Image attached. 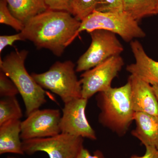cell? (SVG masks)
<instances>
[{"instance_id":"3","label":"cell","mask_w":158,"mask_h":158,"mask_svg":"<svg viewBox=\"0 0 158 158\" xmlns=\"http://www.w3.org/2000/svg\"><path fill=\"white\" fill-rule=\"evenodd\" d=\"M28 52L26 50L11 52L0 60V68L11 79L22 97L28 116L46 102V92L38 85L25 66Z\"/></svg>"},{"instance_id":"2","label":"cell","mask_w":158,"mask_h":158,"mask_svg":"<svg viewBox=\"0 0 158 158\" xmlns=\"http://www.w3.org/2000/svg\"><path fill=\"white\" fill-rule=\"evenodd\" d=\"M131 86L128 81L118 88H110L96 95L97 105L100 110L98 121L119 136L127 133L134 121L135 112L131 99Z\"/></svg>"},{"instance_id":"9","label":"cell","mask_w":158,"mask_h":158,"mask_svg":"<svg viewBox=\"0 0 158 158\" xmlns=\"http://www.w3.org/2000/svg\"><path fill=\"white\" fill-rule=\"evenodd\" d=\"M61 113L58 109H38L21 122V138L23 141L48 138L61 133Z\"/></svg>"},{"instance_id":"25","label":"cell","mask_w":158,"mask_h":158,"mask_svg":"<svg viewBox=\"0 0 158 158\" xmlns=\"http://www.w3.org/2000/svg\"><path fill=\"white\" fill-rule=\"evenodd\" d=\"M144 155L138 156L134 155L129 158H158V149L153 146H146Z\"/></svg>"},{"instance_id":"13","label":"cell","mask_w":158,"mask_h":158,"mask_svg":"<svg viewBox=\"0 0 158 158\" xmlns=\"http://www.w3.org/2000/svg\"><path fill=\"white\" fill-rule=\"evenodd\" d=\"M136 127L131 132L145 147L153 146L158 149V116L147 113H135Z\"/></svg>"},{"instance_id":"7","label":"cell","mask_w":158,"mask_h":158,"mask_svg":"<svg viewBox=\"0 0 158 158\" xmlns=\"http://www.w3.org/2000/svg\"><path fill=\"white\" fill-rule=\"evenodd\" d=\"M83 138L61 133L48 138L24 140L23 149L29 156L43 152L49 158H75L84 148Z\"/></svg>"},{"instance_id":"23","label":"cell","mask_w":158,"mask_h":158,"mask_svg":"<svg viewBox=\"0 0 158 158\" xmlns=\"http://www.w3.org/2000/svg\"><path fill=\"white\" fill-rule=\"evenodd\" d=\"M18 40H24L21 32L11 35H2L0 36V53L8 46H12Z\"/></svg>"},{"instance_id":"26","label":"cell","mask_w":158,"mask_h":158,"mask_svg":"<svg viewBox=\"0 0 158 158\" xmlns=\"http://www.w3.org/2000/svg\"><path fill=\"white\" fill-rule=\"evenodd\" d=\"M152 87L158 101V86L157 85H153V86H152Z\"/></svg>"},{"instance_id":"5","label":"cell","mask_w":158,"mask_h":158,"mask_svg":"<svg viewBox=\"0 0 158 158\" xmlns=\"http://www.w3.org/2000/svg\"><path fill=\"white\" fill-rule=\"evenodd\" d=\"M96 30H106L118 34L127 42L146 36L138 22L124 11L108 13L94 11L81 22L78 34L84 31L89 33Z\"/></svg>"},{"instance_id":"14","label":"cell","mask_w":158,"mask_h":158,"mask_svg":"<svg viewBox=\"0 0 158 158\" xmlns=\"http://www.w3.org/2000/svg\"><path fill=\"white\" fill-rule=\"evenodd\" d=\"M21 122L13 120L0 125V155L12 153L23 155L21 141Z\"/></svg>"},{"instance_id":"4","label":"cell","mask_w":158,"mask_h":158,"mask_svg":"<svg viewBox=\"0 0 158 158\" xmlns=\"http://www.w3.org/2000/svg\"><path fill=\"white\" fill-rule=\"evenodd\" d=\"M75 65L70 60L54 63L48 70L31 76L44 89L60 97L63 102L82 98V85L76 75Z\"/></svg>"},{"instance_id":"24","label":"cell","mask_w":158,"mask_h":158,"mask_svg":"<svg viewBox=\"0 0 158 158\" xmlns=\"http://www.w3.org/2000/svg\"><path fill=\"white\" fill-rule=\"evenodd\" d=\"M75 158H105L103 154L100 151L96 150L91 154L88 149L82 148L78 154Z\"/></svg>"},{"instance_id":"28","label":"cell","mask_w":158,"mask_h":158,"mask_svg":"<svg viewBox=\"0 0 158 158\" xmlns=\"http://www.w3.org/2000/svg\"><path fill=\"white\" fill-rule=\"evenodd\" d=\"M156 13H157V14H158V3H157V6Z\"/></svg>"},{"instance_id":"22","label":"cell","mask_w":158,"mask_h":158,"mask_svg":"<svg viewBox=\"0 0 158 158\" xmlns=\"http://www.w3.org/2000/svg\"><path fill=\"white\" fill-rule=\"evenodd\" d=\"M48 9L65 11L71 14L72 0H44Z\"/></svg>"},{"instance_id":"8","label":"cell","mask_w":158,"mask_h":158,"mask_svg":"<svg viewBox=\"0 0 158 158\" xmlns=\"http://www.w3.org/2000/svg\"><path fill=\"white\" fill-rule=\"evenodd\" d=\"M120 56L111 57L81 75L82 97L89 99L94 94L111 88L116 77L124 65Z\"/></svg>"},{"instance_id":"27","label":"cell","mask_w":158,"mask_h":158,"mask_svg":"<svg viewBox=\"0 0 158 158\" xmlns=\"http://www.w3.org/2000/svg\"><path fill=\"white\" fill-rule=\"evenodd\" d=\"M6 158H18L17 157H15L14 156H9L7 157Z\"/></svg>"},{"instance_id":"20","label":"cell","mask_w":158,"mask_h":158,"mask_svg":"<svg viewBox=\"0 0 158 158\" xmlns=\"http://www.w3.org/2000/svg\"><path fill=\"white\" fill-rule=\"evenodd\" d=\"M18 89L11 79L3 72H0V96L1 97L16 96Z\"/></svg>"},{"instance_id":"15","label":"cell","mask_w":158,"mask_h":158,"mask_svg":"<svg viewBox=\"0 0 158 158\" xmlns=\"http://www.w3.org/2000/svg\"><path fill=\"white\" fill-rule=\"evenodd\" d=\"M12 15L24 25L48 9L44 0H5Z\"/></svg>"},{"instance_id":"19","label":"cell","mask_w":158,"mask_h":158,"mask_svg":"<svg viewBox=\"0 0 158 158\" xmlns=\"http://www.w3.org/2000/svg\"><path fill=\"white\" fill-rule=\"evenodd\" d=\"M0 23L20 32L24 27V25L11 13L5 0H0Z\"/></svg>"},{"instance_id":"17","label":"cell","mask_w":158,"mask_h":158,"mask_svg":"<svg viewBox=\"0 0 158 158\" xmlns=\"http://www.w3.org/2000/svg\"><path fill=\"white\" fill-rule=\"evenodd\" d=\"M22 117V111L16 96L4 97L1 99L0 125L11 120H20Z\"/></svg>"},{"instance_id":"10","label":"cell","mask_w":158,"mask_h":158,"mask_svg":"<svg viewBox=\"0 0 158 158\" xmlns=\"http://www.w3.org/2000/svg\"><path fill=\"white\" fill-rule=\"evenodd\" d=\"M88 99L79 98L64 103L60 120L61 133L96 140L95 131L85 114Z\"/></svg>"},{"instance_id":"11","label":"cell","mask_w":158,"mask_h":158,"mask_svg":"<svg viewBox=\"0 0 158 158\" xmlns=\"http://www.w3.org/2000/svg\"><path fill=\"white\" fill-rule=\"evenodd\" d=\"M128 81L131 84V102L135 113L158 116V101L152 86L132 75Z\"/></svg>"},{"instance_id":"6","label":"cell","mask_w":158,"mask_h":158,"mask_svg":"<svg viewBox=\"0 0 158 158\" xmlns=\"http://www.w3.org/2000/svg\"><path fill=\"white\" fill-rule=\"evenodd\" d=\"M91 42L89 48L78 60L77 72L86 71L111 57L120 56L123 46L116 34L104 30H94L89 33Z\"/></svg>"},{"instance_id":"21","label":"cell","mask_w":158,"mask_h":158,"mask_svg":"<svg viewBox=\"0 0 158 158\" xmlns=\"http://www.w3.org/2000/svg\"><path fill=\"white\" fill-rule=\"evenodd\" d=\"M124 0H99L95 11L108 13L123 11Z\"/></svg>"},{"instance_id":"1","label":"cell","mask_w":158,"mask_h":158,"mask_svg":"<svg viewBox=\"0 0 158 158\" xmlns=\"http://www.w3.org/2000/svg\"><path fill=\"white\" fill-rule=\"evenodd\" d=\"M81 24L69 12L48 9L29 20L20 32L24 40L37 49H47L60 57L79 35Z\"/></svg>"},{"instance_id":"18","label":"cell","mask_w":158,"mask_h":158,"mask_svg":"<svg viewBox=\"0 0 158 158\" xmlns=\"http://www.w3.org/2000/svg\"><path fill=\"white\" fill-rule=\"evenodd\" d=\"M99 0H72L71 14L81 22L95 11Z\"/></svg>"},{"instance_id":"16","label":"cell","mask_w":158,"mask_h":158,"mask_svg":"<svg viewBox=\"0 0 158 158\" xmlns=\"http://www.w3.org/2000/svg\"><path fill=\"white\" fill-rule=\"evenodd\" d=\"M158 0H124L123 11L137 21L157 14Z\"/></svg>"},{"instance_id":"12","label":"cell","mask_w":158,"mask_h":158,"mask_svg":"<svg viewBox=\"0 0 158 158\" xmlns=\"http://www.w3.org/2000/svg\"><path fill=\"white\" fill-rule=\"evenodd\" d=\"M130 45L135 62L128 65L127 71L152 86H158V62L148 56L138 40L131 41Z\"/></svg>"}]
</instances>
